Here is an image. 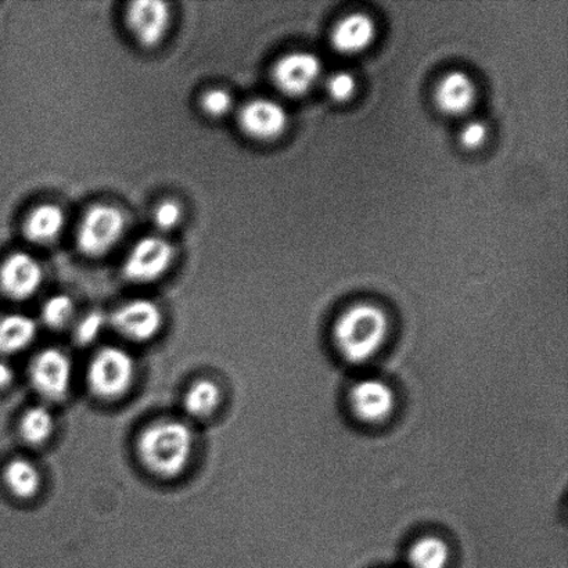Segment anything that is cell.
Instances as JSON below:
<instances>
[{"label":"cell","mask_w":568,"mask_h":568,"mask_svg":"<svg viewBox=\"0 0 568 568\" xmlns=\"http://www.w3.org/2000/svg\"><path fill=\"white\" fill-rule=\"evenodd\" d=\"M389 334L388 315L381 306L358 303L339 314L333 326L337 353L351 365H364L377 356Z\"/></svg>","instance_id":"6da1fadb"},{"label":"cell","mask_w":568,"mask_h":568,"mask_svg":"<svg viewBox=\"0 0 568 568\" xmlns=\"http://www.w3.org/2000/svg\"><path fill=\"white\" fill-rule=\"evenodd\" d=\"M193 433L181 420H160L150 425L138 439L143 465L163 478H174L186 469L193 454Z\"/></svg>","instance_id":"7a4b0ae2"},{"label":"cell","mask_w":568,"mask_h":568,"mask_svg":"<svg viewBox=\"0 0 568 568\" xmlns=\"http://www.w3.org/2000/svg\"><path fill=\"white\" fill-rule=\"evenodd\" d=\"M136 364L124 348L104 347L88 367V384L103 399L121 398L135 382Z\"/></svg>","instance_id":"3957f363"},{"label":"cell","mask_w":568,"mask_h":568,"mask_svg":"<svg viewBox=\"0 0 568 568\" xmlns=\"http://www.w3.org/2000/svg\"><path fill=\"white\" fill-rule=\"evenodd\" d=\"M125 226V215L120 209L110 204H94L78 226V250L87 257H103L124 236Z\"/></svg>","instance_id":"277c9868"},{"label":"cell","mask_w":568,"mask_h":568,"mask_svg":"<svg viewBox=\"0 0 568 568\" xmlns=\"http://www.w3.org/2000/svg\"><path fill=\"white\" fill-rule=\"evenodd\" d=\"M175 248L161 236H148L136 242L124 263V275L133 283H152L169 272Z\"/></svg>","instance_id":"5b68a950"},{"label":"cell","mask_w":568,"mask_h":568,"mask_svg":"<svg viewBox=\"0 0 568 568\" xmlns=\"http://www.w3.org/2000/svg\"><path fill=\"white\" fill-rule=\"evenodd\" d=\"M32 388L43 399L63 400L70 392L72 381V364L63 353L55 348H48L33 359L30 369Z\"/></svg>","instance_id":"8992f818"},{"label":"cell","mask_w":568,"mask_h":568,"mask_svg":"<svg viewBox=\"0 0 568 568\" xmlns=\"http://www.w3.org/2000/svg\"><path fill=\"white\" fill-rule=\"evenodd\" d=\"M394 389L377 377H365L353 384L348 404L356 419L366 425H381L395 409Z\"/></svg>","instance_id":"52a82bcc"},{"label":"cell","mask_w":568,"mask_h":568,"mask_svg":"<svg viewBox=\"0 0 568 568\" xmlns=\"http://www.w3.org/2000/svg\"><path fill=\"white\" fill-rule=\"evenodd\" d=\"M109 323L122 337L135 343L153 339L163 327L164 316L160 306L152 300L128 301L109 317Z\"/></svg>","instance_id":"ba28073f"},{"label":"cell","mask_w":568,"mask_h":568,"mask_svg":"<svg viewBox=\"0 0 568 568\" xmlns=\"http://www.w3.org/2000/svg\"><path fill=\"white\" fill-rule=\"evenodd\" d=\"M126 27L142 48L153 49L164 41L171 26L170 4L161 0H138L128 6Z\"/></svg>","instance_id":"9c48e42d"},{"label":"cell","mask_w":568,"mask_h":568,"mask_svg":"<svg viewBox=\"0 0 568 568\" xmlns=\"http://www.w3.org/2000/svg\"><path fill=\"white\" fill-rule=\"evenodd\" d=\"M288 125L286 109L272 99H253L239 111V126L244 135L271 142L283 135Z\"/></svg>","instance_id":"30bf717a"},{"label":"cell","mask_w":568,"mask_h":568,"mask_svg":"<svg viewBox=\"0 0 568 568\" xmlns=\"http://www.w3.org/2000/svg\"><path fill=\"white\" fill-rule=\"evenodd\" d=\"M321 60L316 54L294 52L283 55L272 69V80L287 97H303L320 81Z\"/></svg>","instance_id":"8fae6325"},{"label":"cell","mask_w":568,"mask_h":568,"mask_svg":"<svg viewBox=\"0 0 568 568\" xmlns=\"http://www.w3.org/2000/svg\"><path fill=\"white\" fill-rule=\"evenodd\" d=\"M43 283L42 265L27 253H14L0 266V290L14 301L36 295Z\"/></svg>","instance_id":"7c38bea8"},{"label":"cell","mask_w":568,"mask_h":568,"mask_svg":"<svg viewBox=\"0 0 568 568\" xmlns=\"http://www.w3.org/2000/svg\"><path fill=\"white\" fill-rule=\"evenodd\" d=\"M376 38V24L365 13L345 16L331 33L332 48L342 54H356L369 48Z\"/></svg>","instance_id":"4fadbf2b"},{"label":"cell","mask_w":568,"mask_h":568,"mask_svg":"<svg viewBox=\"0 0 568 568\" xmlns=\"http://www.w3.org/2000/svg\"><path fill=\"white\" fill-rule=\"evenodd\" d=\"M476 85L465 72L453 71L438 82L436 104L444 114L462 115L476 102Z\"/></svg>","instance_id":"5bb4252c"},{"label":"cell","mask_w":568,"mask_h":568,"mask_svg":"<svg viewBox=\"0 0 568 568\" xmlns=\"http://www.w3.org/2000/svg\"><path fill=\"white\" fill-rule=\"evenodd\" d=\"M65 222L63 209L52 203H44L27 215L22 231L28 242L38 246H48L58 241L64 231Z\"/></svg>","instance_id":"9a60e30c"},{"label":"cell","mask_w":568,"mask_h":568,"mask_svg":"<svg viewBox=\"0 0 568 568\" xmlns=\"http://www.w3.org/2000/svg\"><path fill=\"white\" fill-rule=\"evenodd\" d=\"M38 325L31 316L10 314L0 317V354L14 355L30 347L37 338Z\"/></svg>","instance_id":"2e32d148"},{"label":"cell","mask_w":568,"mask_h":568,"mask_svg":"<svg viewBox=\"0 0 568 568\" xmlns=\"http://www.w3.org/2000/svg\"><path fill=\"white\" fill-rule=\"evenodd\" d=\"M3 480L9 491L20 499L36 497L41 488V473L32 462L17 458L4 467Z\"/></svg>","instance_id":"e0dca14e"},{"label":"cell","mask_w":568,"mask_h":568,"mask_svg":"<svg viewBox=\"0 0 568 568\" xmlns=\"http://www.w3.org/2000/svg\"><path fill=\"white\" fill-rule=\"evenodd\" d=\"M221 403V387L210 378H200L194 382L183 398L187 414L199 417V419L213 415L220 408Z\"/></svg>","instance_id":"ac0fdd59"},{"label":"cell","mask_w":568,"mask_h":568,"mask_svg":"<svg viewBox=\"0 0 568 568\" xmlns=\"http://www.w3.org/2000/svg\"><path fill=\"white\" fill-rule=\"evenodd\" d=\"M449 548L444 539L427 536L417 539L408 554L410 568H447Z\"/></svg>","instance_id":"d6986e66"},{"label":"cell","mask_w":568,"mask_h":568,"mask_svg":"<svg viewBox=\"0 0 568 568\" xmlns=\"http://www.w3.org/2000/svg\"><path fill=\"white\" fill-rule=\"evenodd\" d=\"M53 432L54 417L47 406H33L21 417L20 434L27 444L42 445Z\"/></svg>","instance_id":"ffe728a7"},{"label":"cell","mask_w":568,"mask_h":568,"mask_svg":"<svg viewBox=\"0 0 568 568\" xmlns=\"http://www.w3.org/2000/svg\"><path fill=\"white\" fill-rule=\"evenodd\" d=\"M42 322L50 328L69 326L75 316L74 301L67 294H55L43 304L41 311Z\"/></svg>","instance_id":"44dd1931"},{"label":"cell","mask_w":568,"mask_h":568,"mask_svg":"<svg viewBox=\"0 0 568 568\" xmlns=\"http://www.w3.org/2000/svg\"><path fill=\"white\" fill-rule=\"evenodd\" d=\"M109 317L100 311L89 312L77 322L74 338L78 345H89L100 337L104 327L108 326Z\"/></svg>","instance_id":"7402d4cb"},{"label":"cell","mask_w":568,"mask_h":568,"mask_svg":"<svg viewBox=\"0 0 568 568\" xmlns=\"http://www.w3.org/2000/svg\"><path fill=\"white\" fill-rule=\"evenodd\" d=\"M200 108H202L203 113L209 115L210 119H224L233 109L232 94L225 91V89H210V91L205 92L202 99H200Z\"/></svg>","instance_id":"603a6c76"},{"label":"cell","mask_w":568,"mask_h":568,"mask_svg":"<svg viewBox=\"0 0 568 568\" xmlns=\"http://www.w3.org/2000/svg\"><path fill=\"white\" fill-rule=\"evenodd\" d=\"M183 219L182 205L175 200H165L155 207L153 222L161 232H170L181 224Z\"/></svg>","instance_id":"cb8c5ba5"},{"label":"cell","mask_w":568,"mask_h":568,"mask_svg":"<svg viewBox=\"0 0 568 568\" xmlns=\"http://www.w3.org/2000/svg\"><path fill=\"white\" fill-rule=\"evenodd\" d=\"M326 91L334 102H347L356 91L355 77L347 71L334 72L327 78Z\"/></svg>","instance_id":"d4e9b609"},{"label":"cell","mask_w":568,"mask_h":568,"mask_svg":"<svg viewBox=\"0 0 568 568\" xmlns=\"http://www.w3.org/2000/svg\"><path fill=\"white\" fill-rule=\"evenodd\" d=\"M488 136V128L483 121H469L462 128L459 141L462 146L467 150H477L486 143Z\"/></svg>","instance_id":"484cf974"},{"label":"cell","mask_w":568,"mask_h":568,"mask_svg":"<svg viewBox=\"0 0 568 568\" xmlns=\"http://www.w3.org/2000/svg\"><path fill=\"white\" fill-rule=\"evenodd\" d=\"M14 381V371L11 369L9 364L0 361V389L9 387L11 382Z\"/></svg>","instance_id":"4316f807"}]
</instances>
